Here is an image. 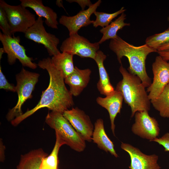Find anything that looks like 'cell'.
<instances>
[{
	"instance_id": "cell-1",
	"label": "cell",
	"mask_w": 169,
	"mask_h": 169,
	"mask_svg": "<svg viewBox=\"0 0 169 169\" xmlns=\"http://www.w3.org/2000/svg\"><path fill=\"white\" fill-rule=\"evenodd\" d=\"M37 64L40 68L48 71L50 78L49 86L42 92L40 100L34 107L11 122L14 126L18 125L41 108H47L51 111L63 114L74 104L73 95L65 85L62 74L53 64L51 59L44 58L39 61Z\"/></svg>"
},
{
	"instance_id": "cell-2",
	"label": "cell",
	"mask_w": 169,
	"mask_h": 169,
	"mask_svg": "<svg viewBox=\"0 0 169 169\" xmlns=\"http://www.w3.org/2000/svg\"><path fill=\"white\" fill-rule=\"evenodd\" d=\"M109 48L115 54L121 65L122 58L123 57L127 58L130 65L128 68V72L138 76L145 88L151 85V79L146 73V60L149 54L157 52L156 49L151 48L146 44L135 46L127 43L119 36L110 40Z\"/></svg>"
},
{
	"instance_id": "cell-3",
	"label": "cell",
	"mask_w": 169,
	"mask_h": 169,
	"mask_svg": "<svg viewBox=\"0 0 169 169\" xmlns=\"http://www.w3.org/2000/svg\"><path fill=\"white\" fill-rule=\"evenodd\" d=\"M119 70L123 78L117 84L115 90L121 93L125 102L130 107L131 117L137 111H148L151 103L141 79L129 72L122 65Z\"/></svg>"
},
{
	"instance_id": "cell-4",
	"label": "cell",
	"mask_w": 169,
	"mask_h": 169,
	"mask_svg": "<svg viewBox=\"0 0 169 169\" xmlns=\"http://www.w3.org/2000/svg\"><path fill=\"white\" fill-rule=\"evenodd\" d=\"M46 123L54 129L65 145L78 152L83 151L86 148L85 141L78 134L63 114L56 111L49 112Z\"/></svg>"
},
{
	"instance_id": "cell-5",
	"label": "cell",
	"mask_w": 169,
	"mask_h": 169,
	"mask_svg": "<svg viewBox=\"0 0 169 169\" xmlns=\"http://www.w3.org/2000/svg\"><path fill=\"white\" fill-rule=\"evenodd\" d=\"M39 74L26 70L23 68L16 75V92L18 100L16 105L9 111L6 118L11 121L15 118L22 115V107L24 103L32 97V93L38 81Z\"/></svg>"
},
{
	"instance_id": "cell-6",
	"label": "cell",
	"mask_w": 169,
	"mask_h": 169,
	"mask_svg": "<svg viewBox=\"0 0 169 169\" xmlns=\"http://www.w3.org/2000/svg\"><path fill=\"white\" fill-rule=\"evenodd\" d=\"M0 6L5 11L13 35L16 32L24 33L36 21L35 15L21 4L12 5L0 0Z\"/></svg>"
},
{
	"instance_id": "cell-7",
	"label": "cell",
	"mask_w": 169,
	"mask_h": 169,
	"mask_svg": "<svg viewBox=\"0 0 169 169\" xmlns=\"http://www.w3.org/2000/svg\"><path fill=\"white\" fill-rule=\"evenodd\" d=\"M69 35V37L64 40L61 45L60 49L62 52L94 60L100 48L98 42L91 43L87 39L78 33Z\"/></svg>"
},
{
	"instance_id": "cell-8",
	"label": "cell",
	"mask_w": 169,
	"mask_h": 169,
	"mask_svg": "<svg viewBox=\"0 0 169 169\" xmlns=\"http://www.w3.org/2000/svg\"><path fill=\"white\" fill-rule=\"evenodd\" d=\"M0 41L3 45L5 53L7 54L8 62L9 64H14L17 59L22 65L32 69H36L38 64L32 62V58L28 56L24 47L20 44L19 36H8L0 32Z\"/></svg>"
},
{
	"instance_id": "cell-9",
	"label": "cell",
	"mask_w": 169,
	"mask_h": 169,
	"mask_svg": "<svg viewBox=\"0 0 169 169\" xmlns=\"http://www.w3.org/2000/svg\"><path fill=\"white\" fill-rule=\"evenodd\" d=\"M42 18L38 17L34 24L24 33L25 37L43 45L50 56H53L60 52L58 48L59 39L54 34L47 32L44 25Z\"/></svg>"
},
{
	"instance_id": "cell-10",
	"label": "cell",
	"mask_w": 169,
	"mask_h": 169,
	"mask_svg": "<svg viewBox=\"0 0 169 169\" xmlns=\"http://www.w3.org/2000/svg\"><path fill=\"white\" fill-rule=\"evenodd\" d=\"M152 70L153 81L146 90L150 100L157 98L169 84V61L157 56L152 64Z\"/></svg>"
},
{
	"instance_id": "cell-11",
	"label": "cell",
	"mask_w": 169,
	"mask_h": 169,
	"mask_svg": "<svg viewBox=\"0 0 169 169\" xmlns=\"http://www.w3.org/2000/svg\"><path fill=\"white\" fill-rule=\"evenodd\" d=\"M148 112L139 111L135 113L131 131L136 135L152 141L159 136L160 129L157 121L150 116Z\"/></svg>"
},
{
	"instance_id": "cell-12",
	"label": "cell",
	"mask_w": 169,
	"mask_h": 169,
	"mask_svg": "<svg viewBox=\"0 0 169 169\" xmlns=\"http://www.w3.org/2000/svg\"><path fill=\"white\" fill-rule=\"evenodd\" d=\"M63 115L85 141H91L94 126L84 111L76 107L65 111Z\"/></svg>"
},
{
	"instance_id": "cell-13",
	"label": "cell",
	"mask_w": 169,
	"mask_h": 169,
	"mask_svg": "<svg viewBox=\"0 0 169 169\" xmlns=\"http://www.w3.org/2000/svg\"><path fill=\"white\" fill-rule=\"evenodd\" d=\"M101 2V0H99L87 9L81 10L73 16L62 15L59 19V23L67 28L69 35L77 33L81 28L92 24L94 20H91L90 17Z\"/></svg>"
},
{
	"instance_id": "cell-14",
	"label": "cell",
	"mask_w": 169,
	"mask_h": 169,
	"mask_svg": "<svg viewBox=\"0 0 169 169\" xmlns=\"http://www.w3.org/2000/svg\"><path fill=\"white\" fill-rule=\"evenodd\" d=\"M121 148L129 155L131 159L130 169H160L156 154L146 155L139 149L129 144L122 143Z\"/></svg>"
},
{
	"instance_id": "cell-15",
	"label": "cell",
	"mask_w": 169,
	"mask_h": 169,
	"mask_svg": "<svg viewBox=\"0 0 169 169\" xmlns=\"http://www.w3.org/2000/svg\"><path fill=\"white\" fill-rule=\"evenodd\" d=\"M124 98L120 92L115 90L105 97H98L96 99L97 103L105 108L108 111L111 123V129L115 136V119L118 113H120Z\"/></svg>"
},
{
	"instance_id": "cell-16",
	"label": "cell",
	"mask_w": 169,
	"mask_h": 169,
	"mask_svg": "<svg viewBox=\"0 0 169 169\" xmlns=\"http://www.w3.org/2000/svg\"><path fill=\"white\" fill-rule=\"evenodd\" d=\"M91 71L89 69H80L75 66L73 72L64 79V82L69 87L72 95H79L88 85Z\"/></svg>"
},
{
	"instance_id": "cell-17",
	"label": "cell",
	"mask_w": 169,
	"mask_h": 169,
	"mask_svg": "<svg viewBox=\"0 0 169 169\" xmlns=\"http://www.w3.org/2000/svg\"><path fill=\"white\" fill-rule=\"evenodd\" d=\"M21 5L31 8L41 17L45 18V24L53 29H58V22L57 13L49 7L44 6L41 0H20Z\"/></svg>"
},
{
	"instance_id": "cell-18",
	"label": "cell",
	"mask_w": 169,
	"mask_h": 169,
	"mask_svg": "<svg viewBox=\"0 0 169 169\" xmlns=\"http://www.w3.org/2000/svg\"><path fill=\"white\" fill-rule=\"evenodd\" d=\"M92 140L97 144L100 149L107 152H109L115 157L118 156L114 149L113 142L106 134L104 121L101 119H97L95 123Z\"/></svg>"
},
{
	"instance_id": "cell-19",
	"label": "cell",
	"mask_w": 169,
	"mask_h": 169,
	"mask_svg": "<svg viewBox=\"0 0 169 169\" xmlns=\"http://www.w3.org/2000/svg\"><path fill=\"white\" fill-rule=\"evenodd\" d=\"M106 57V55L102 51L99 50L94 59L98 66L99 74L97 88L101 95L106 96L115 90L110 83L108 74L104 65V62Z\"/></svg>"
},
{
	"instance_id": "cell-20",
	"label": "cell",
	"mask_w": 169,
	"mask_h": 169,
	"mask_svg": "<svg viewBox=\"0 0 169 169\" xmlns=\"http://www.w3.org/2000/svg\"><path fill=\"white\" fill-rule=\"evenodd\" d=\"M48 155L41 148L31 151L21 156L17 169H39L43 159Z\"/></svg>"
},
{
	"instance_id": "cell-21",
	"label": "cell",
	"mask_w": 169,
	"mask_h": 169,
	"mask_svg": "<svg viewBox=\"0 0 169 169\" xmlns=\"http://www.w3.org/2000/svg\"><path fill=\"white\" fill-rule=\"evenodd\" d=\"M73 55L65 52H59L52 57L51 60L54 66L65 79L74 71Z\"/></svg>"
},
{
	"instance_id": "cell-22",
	"label": "cell",
	"mask_w": 169,
	"mask_h": 169,
	"mask_svg": "<svg viewBox=\"0 0 169 169\" xmlns=\"http://www.w3.org/2000/svg\"><path fill=\"white\" fill-rule=\"evenodd\" d=\"M126 18V15L124 12L108 26L101 29L100 32L103 34V36L98 42L99 44H101L109 39L116 38L118 36L117 33L119 30L122 29L125 26L130 25V23L124 22Z\"/></svg>"
},
{
	"instance_id": "cell-23",
	"label": "cell",
	"mask_w": 169,
	"mask_h": 169,
	"mask_svg": "<svg viewBox=\"0 0 169 169\" xmlns=\"http://www.w3.org/2000/svg\"><path fill=\"white\" fill-rule=\"evenodd\" d=\"M55 135L56 141L52 151L49 155L43 159L39 169H58L59 152L60 147L65 144L59 136Z\"/></svg>"
},
{
	"instance_id": "cell-24",
	"label": "cell",
	"mask_w": 169,
	"mask_h": 169,
	"mask_svg": "<svg viewBox=\"0 0 169 169\" xmlns=\"http://www.w3.org/2000/svg\"><path fill=\"white\" fill-rule=\"evenodd\" d=\"M150 101L161 117L169 118V84L157 98Z\"/></svg>"
},
{
	"instance_id": "cell-25",
	"label": "cell",
	"mask_w": 169,
	"mask_h": 169,
	"mask_svg": "<svg viewBox=\"0 0 169 169\" xmlns=\"http://www.w3.org/2000/svg\"><path fill=\"white\" fill-rule=\"evenodd\" d=\"M126 10L123 7L119 10L111 13L96 11L94 13L96 18L92 23L93 26L95 28L98 26L102 28L106 27L112 22L113 19L119 14L125 12Z\"/></svg>"
},
{
	"instance_id": "cell-26",
	"label": "cell",
	"mask_w": 169,
	"mask_h": 169,
	"mask_svg": "<svg viewBox=\"0 0 169 169\" xmlns=\"http://www.w3.org/2000/svg\"><path fill=\"white\" fill-rule=\"evenodd\" d=\"M169 43V27L162 33L147 37L145 40V44L151 48L156 50L161 47Z\"/></svg>"
},
{
	"instance_id": "cell-27",
	"label": "cell",
	"mask_w": 169,
	"mask_h": 169,
	"mask_svg": "<svg viewBox=\"0 0 169 169\" xmlns=\"http://www.w3.org/2000/svg\"><path fill=\"white\" fill-rule=\"evenodd\" d=\"M0 28L3 34L9 36H12L10 26L4 9L0 6Z\"/></svg>"
},
{
	"instance_id": "cell-28",
	"label": "cell",
	"mask_w": 169,
	"mask_h": 169,
	"mask_svg": "<svg viewBox=\"0 0 169 169\" xmlns=\"http://www.w3.org/2000/svg\"><path fill=\"white\" fill-rule=\"evenodd\" d=\"M0 88L13 92H16V86L9 83L3 73L0 66Z\"/></svg>"
},
{
	"instance_id": "cell-29",
	"label": "cell",
	"mask_w": 169,
	"mask_h": 169,
	"mask_svg": "<svg viewBox=\"0 0 169 169\" xmlns=\"http://www.w3.org/2000/svg\"><path fill=\"white\" fill-rule=\"evenodd\" d=\"M152 141L156 142L162 146L165 151H169V132L166 133L160 138H155Z\"/></svg>"
},
{
	"instance_id": "cell-30",
	"label": "cell",
	"mask_w": 169,
	"mask_h": 169,
	"mask_svg": "<svg viewBox=\"0 0 169 169\" xmlns=\"http://www.w3.org/2000/svg\"><path fill=\"white\" fill-rule=\"evenodd\" d=\"M66 1L70 3L73 2L77 3L81 6L82 8V10H84L86 6H88L89 7L93 4L89 0H67Z\"/></svg>"
},
{
	"instance_id": "cell-31",
	"label": "cell",
	"mask_w": 169,
	"mask_h": 169,
	"mask_svg": "<svg viewBox=\"0 0 169 169\" xmlns=\"http://www.w3.org/2000/svg\"><path fill=\"white\" fill-rule=\"evenodd\" d=\"M0 143V160L1 162H3L5 160L4 151L5 147L1 140Z\"/></svg>"
},
{
	"instance_id": "cell-32",
	"label": "cell",
	"mask_w": 169,
	"mask_h": 169,
	"mask_svg": "<svg viewBox=\"0 0 169 169\" xmlns=\"http://www.w3.org/2000/svg\"><path fill=\"white\" fill-rule=\"evenodd\" d=\"M157 52L159 55L166 61H169V51H158Z\"/></svg>"
},
{
	"instance_id": "cell-33",
	"label": "cell",
	"mask_w": 169,
	"mask_h": 169,
	"mask_svg": "<svg viewBox=\"0 0 169 169\" xmlns=\"http://www.w3.org/2000/svg\"><path fill=\"white\" fill-rule=\"evenodd\" d=\"M157 50L158 51H169V43L161 47Z\"/></svg>"
},
{
	"instance_id": "cell-34",
	"label": "cell",
	"mask_w": 169,
	"mask_h": 169,
	"mask_svg": "<svg viewBox=\"0 0 169 169\" xmlns=\"http://www.w3.org/2000/svg\"><path fill=\"white\" fill-rule=\"evenodd\" d=\"M4 53H5V51L3 48H0V59L1 60L2 57V55Z\"/></svg>"
},
{
	"instance_id": "cell-35",
	"label": "cell",
	"mask_w": 169,
	"mask_h": 169,
	"mask_svg": "<svg viewBox=\"0 0 169 169\" xmlns=\"http://www.w3.org/2000/svg\"><path fill=\"white\" fill-rule=\"evenodd\" d=\"M167 20L169 22V15L168 17Z\"/></svg>"
}]
</instances>
